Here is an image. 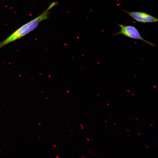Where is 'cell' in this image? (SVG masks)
<instances>
[{
  "label": "cell",
  "mask_w": 158,
  "mask_h": 158,
  "mask_svg": "<svg viewBox=\"0 0 158 158\" xmlns=\"http://www.w3.org/2000/svg\"><path fill=\"white\" fill-rule=\"evenodd\" d=\"M57 4L56 1L52 3L41 14L23 25L6 39L0 42V48L11 42L19 39L33 30L41 22L48 18L49 14V10Z\"/></svg>",
  "instance_id": "6da1fadb"
},
{
  "label": "cell",
  "mask_w": 158,
  "mask_h": 158,
  "mask_svg": "<svg viewBox=\"0 0 158 158\" xmlns=\"http://www.w3.org/2000/svg\"><path fill=\"white\" fill-rule=\"evenodd\" d=\"M116 24L121 28V30L118 32L112 34L111 36L121 34L131 39L141 40L152 46H155L153 43L145 39L135 26Z\"/></svg>",
  "instance_id": "7a4b0ae2"
},
{
  "label": "cell",
  "mask_w": 158,
  "mask_h": 158,
  "mask_svg": "<svg viewBox=\"0 0 158 158\" xmlns=\"http://www.w3.org/2000/svg\"><path fill=\"white\" fill-rule=\"evenodd\" d=\"M123 11L128 13L133 18L138 22L142 23H150L157 22L158 19L147 13L140 11L128 12Z\"/></svg>",
  "instance_id": "3957f363"
},
{
  "label": "cell",
  "mask_w": 158,
  "mask_h": 158,
  "mask_svg": "<svg viewBox=\"0 0 158 158\" xmlns=\"http://www.w3.org/2000/svg\"><path fill=\"white\" fill-rule=\"evenodd\" d=\"M138 135H140V133H138Z\"/></svg>",
  "instance_id": "277c9868"
},
{
  "label": "cell",
  "mask_w": 158,
  "mask_h": 158,
  "mask_svg": "<svg viewBox=\"0 0 158 158\" xmlns=\"http://www.w3.org/2000/svg\"><path fill=\"white\" fill-rule=\"evenodd\" d=\"M146 146V147H147L148 148V147H147V146Z\"/></svg>",
  "instance_id": "5b68a950"
},
{
  "label": "cell",
  "mask_w": 158,
  "mask_h": 158,
  "mask_svg": "<svg viewBox=\"0 0 158 158\" xmlns=\"http://www.w3.org/2000/svg\"><path fill=\"white\" fill-rule=\"evenodd\" d=\"M150 125L152 126H153L152 125V124H150Z\"/></svg>",
  "instance_id": "8992f818"
},
{
  "label": "cell",
  "mask_w": 158,
  "mask_h": 158,
  "mask_svg": "<svg viewBox=\"0 0 158 158\" xmlns=\"http://www.w3.org/2000/svg\"><path fill=\"white\" fill-rule=\"evenodd\" d=\"M107 104V105H109V104Z\"/></svg>",
  "instance_id": "52a82bcc"
},
{
  "label": "cell",
  "mask_w": 158,
  "mask_h": 158,
  "mask_svg": "<svg viewBox=\"0 0 158 158\" xmlns=\"http://www.w3.org/2000/svg\"><path fill=\"white\" fill-rule=\"evenodd\" d=\"M135 119H136V120H138V119L136 118H135Z\"/></svg>",
  "instance_id": "ba28073f"
},
{
  "label": "cell",
  "mask_w": 158,
  "mask_h": 158,
  "mask_svg": "<svg viewBox=\"0 0 158 158\" xmlns=\"http://www.w3.org/2000/svg\"><path fill=\"white\" fill-rule=\"evenodd\" d=\"M127 130L128 131H129L128 130Z\"/></svg>",
  "instance_id": "9c48e42d"
},
{
  "label": "cell",
  "mask_w": 158,
  "mask_h": 158,
  "mask_svg": "<svg viewBox=\"0 0 158 158\" xmlns=\"http://www.w3.org/2000/svg\"><path fill=\"white\" fill-rule=\"evenodd\" d=\"M105 121L106 122H107V121Z\"/></svg>",
  "instance_id": "30bf717a"
},
{
  "label": "cell",
  "mask_w": 158,
  "mask_h": 158,
  "mask_svg": "<svg viewBox=\"0 0 158 158\" xmlns=\"http://www.w3.org/2000/svg\"><path fill=\"white\" fill-rule=\"evenodd\" d=\"M114 124L115 125H116V124Z\"/></svg>",
  "instance_id": "8fae6325"
}]
</instances>
